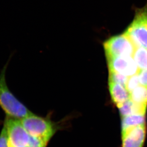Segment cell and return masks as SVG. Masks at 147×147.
<instances>
[{
  "label": "cell",
  "instance_id": "12",
  "mask_svg": "<svg viewBox=\"0 0 147 147\" xmlns=\"http://www.w3.org/2000/svg\"><path fill=\"white\" fill-rule=\"evenodd\" d=\"M131 100L135 102L147 104V87L140 85L131 93Z\"/></svg>",
  "mask_w": 147,
  "mask_h": 147
},
{
  "label": "cell",
  "instance_id": "7",
  "mask_svg": "<svg viewBox=\"0 0 147 147\" xmlns=\"http://www.w3.org/2000/svg\"><path fill=\"white\" fill-rule=\"evenodd\" d=\"M146 131L145 125L122 130V147H143Z\"/></svg>",
  "mask_w": 147,
  "mask_h": 147
},
{
  "label": "cell",
  "instance_id": "1",
  "mask_svg": "<svg viewBox=\"0 0 147 147\" xmlns=\"http://www.w3.org/2000/svg\"><path fill=\"white\" fill-rule=\"evenodd\" d=\"M14 53H11L0 74V108L6 117L22 119L33 113L20 101L9 89L6 81V71Z\"/></svg>",
  "mask_w": 147,
  "mask_h": 147
},
{
  "label": "cell",
  "instance_id": "11",
  "mask_svg": "<svg viewBox=\"0 0 147 147\" xmlns=\"http://www.w3.org/2000/svg\"><path fill=\"white\" fill-rule=\"evenodd\" d=\"M132 58L140 71L147 69V49L142 47H137Z\"/></svg>",
  "mask_w": 147,
  "mask_h": 147
},
{
  "label": "cell",
  "instance_id": "4",
  "mask_svg": "<svg viewBox=\"0 0 147 147\" xmlns=\"http://www.w3.org/2000/svg\"><path fill=\"white\" fill-rule=\"evenodd\" d=\"M137 47L131 38L124 32L111 37L103 43L106 57H132Z\"/></svg>",
  "mask_w": 147,
  "mask_h": 147
},
{
  "label": "cell",
  "instance_id": "10",
  "mask_svg": "<svg viewBox=\"0 0 147 147\" xmlns=\"http://www.w3.org/2000/svg\"><path fill=\"white\" fill-rule=\"evenodd\" d=\"M143 125H145V115L133 114L122 117V130L131 127Z\"/></svg>",
  "mask_w": 147,
  "mask_h": 147
},
{
  "label": "cell",
  "instance_id": "16",
  "mask_svg": "<svg viewBox=\"0 0 147 147\" xmlns=\"http://www.w3.org/2000/svg\"><path fill=\"white\" fill-rule=\"evenodd\" d=\"M138 74L140 84L147 87V69L140 71Z\"/></svg>",
  "mask_w": 147,
  "mask_h": 147
},
{
  "label": "cell",
  "instance_id": "5",
  "mask_svg": "<svg viewBox=\"0 0 147 147\" xmlns=\"http://www.w3.org/2000/svg\"><path fill=\"white\" fill-rule=\"evenodd\" d=\"M4 125L7 129L9 147H28L31 136L20 119L6 117Z\"/></svg>",
  "mask_w": 147,
  "mask_h": 147
},
{
  "label": "cell",
  "instance_id": "9",
  "mask_svg": "<svg viewBox=\"0 0 147 147\" xmlns=\"http://www.w3.org/2000/svg\"><path fill=\"white\" fill-rule=\"evenodd\" d=\"M147 104L135 102L131 99L118 107L121 117L133 114L145 115L147 110Z\"/></svg>",
  "mask_w": 147,
  "mask_h": 147
},
{
  "label": "cell",
  "instance_id": "2",
  "mask_svg": "<svg viewBox=\"0 0 147 147\" xmlns=\"http://www.w3.org/2000/svg\"><path fill=\"white\" fill-rule=\"evenodd\" d=\"M20 120L30 136L47 144L55 133L61 129L60 124L52 121L50 115L43 117L32 113Z\"/></svg>",
  "mask_w": 147,
  "mask_h": 147
},
{
  "label": "cell",
  "instance_id": "3",
  "mask_svg": "<svg viewBox=\"0 0 147 147\" xmlns=\"http://www.w3.org/2000/svg\"><path fill=\"white\" fill-rule=\"evenodd\" d=\"M124 33L131 38L137 47L147 49V5L136 10L132 22Z\"/></svg>",
  "mask_w": 147,
  "mask_h": 147
},
{
  "label": "cell",
  "instance_id": "13",
  "mask_svg": "<svg viewBox=\"0 0 147 147\" xmlns=\"http://www.w3.org/2000/svg\"><path fill=\"white\" fill-rule=\"evenodd\" d=\"M129 78V77L124 76L118 72L109 71V81L119 83L125 87H126V86L127 82H128Z\"/></svg>",
  "mask_w": 147,
  "mask_h": 147
},
{
  "label": "cell",
  "instance_id": "6",
  "mask_svg": "<svg viewBox=\"0 0 147 147\" xmlns=\"http://www.w3.org/2000/svg\"><path fill=\"white\" fill-rule=\"evenodd\" d=\"M109 71L132 76L139 74L140 70L131 56L106 57Z\"/></svg>",
  "mask_w": 147,
  "mask_h": 147
},
{
  "label": "cell",
  "instance_id": "15",
  "mask_svg": "<svg viewBox=\"0 0 147 147\" xmlns=\"http://www.w3.org/2000/svg\"><path fill=\"white\" fill-rule=\"evenodd\" d=\"M0 147H9L7 129L4 124L0 133Z\"/></svg>",
  "mask_w": 147,
  "mask_h": 147
},
{
  "label": "cell",
  "instance_id": "14",
  "mask_svg": "<svg viewBox=\"0 0 147 147\" xmlns=\"http://www.w3.org/2000/svg\"><path fill=\"white\" fill-rule=\"evenodd\" d=\"M140 84L139 81V74H137L135 75L129 77L127 82L126 88L127 90L131 93L132 90L136 88Z\"/></svg>",
  "mask_w": 147,
  "mask_h": 147
},
{
  "label": "cell",
  "instance_id": "8",
  "mask_svg": "<svg viewBox=\"0 0 147 147\" xmlns=\"http://www.w3.org/2000/svg\"><path fill=\"white\" fill-rule=\"evenodd\" d=\"M111 98L117 107L131 99V93L126 88L119 83L109 81Z\"/></svg>",
  "mask_w": 147,
  "mask_h": 147
}]
</instances>
